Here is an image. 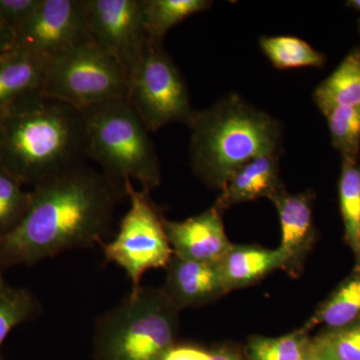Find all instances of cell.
Listing matches in <instances>:
<instances>
[{
  "instance_id": "cell-6",
  "label": "cell",
  "mask_w": 360,
  "mask_h": 360,
  "mask_svg": "<svg viewBox=\"0 0 360 360\" xmlns=\"http://www.w3.org/2000/svg\"><path fill=\"white\" fill-rule=\"evenodd\" d=\"M129 75L108 52L86 42L45 61L40 94L86 110L127 98Z\"/></svg>"
},
{
  "instance_id": "cell-22",
  "label": "cell",
  "mask_w": 360,
  "mask_h": 360,
  "mask_svg": "<svg viewBox=\"0 0 360 360\" xmlns=\"http://www.w3.org/2000/svg\"><path fill=\"white\" fill-rule=\"evenodd\" d=\"M41 309L34 293L27 288L11 286L0 272V360H4L1 347L11 330L39 316Z\"/></svg>"
},
{
  "instance_id": "cell-23",
  "label": "cell",
  "mask_w": 360,
  "mask_h": 360,
  "mask_svg": "<svg viewBox=\"0 0 360 360\" xmlns=\"http://www.w3.org/2000/svg\"><path fill=\"white\" fill-rule=\"evenodd\" d=\"M333 146L343 160L357 161L360 150V108L336 106L323 111Z\"/></svg>"
},
{
  "instance_id": "cell-27",
  "label": "cell",
  "mask_w": 360,
  "mask_h": 360,
  "mask_svg": "<svg viewBox=\"0 0 360 360\" xmlns=\"http://www.w3.org/2000/svg\"><path fill=\"white\" fill-rule=\"evenodd\" d=\"M41 0H0V20L16 32L30 18Z\"/></svg>"
},
{
  "instance_id": "cell-34",
  "label": "cell",
  "mask_w": 360,
  "mask_h": 360,
  "mask_svg": "<svg viewBox=\"0 0 360 360\" xmlns=\"http://www.w3.org/2000/svg\"><path fill=\"white\" fill-rule=\"evenodd\" d=\"M359 30H360V22H359Z\"/></svg>"
},
{
  "instance_id": "cell-32",
  "label": "cell",
  "mask_w": 360,
  "mask_h": 360,
  "mask_svg": "<svg viewBox=\"0 0 360 360\" xmlns=\"http://www.w3.org/2000/svg\"><path fill=\"white\" fill-rule=\"evenodd\" d=\"M347 6L360 13V0H349L347 2Z\"/></svg>"
},
{
  "instance_id": "cell-12",
  "label": "cell",
  "mask_w": 360,
  "mask_h": 360,
  "mask_svg": "<svg viewBox=\"0 0 360 360\" xmlns=\"http://www.w3.org/2000/svg\"><path fill=\"white\" fill-rule=\"evenodd\" d=\"M162 290L177 309L200 307L226 292L219 264L172 257Z\"/></svg>"
},
{
  "instance_id": "cell-8",
  "label": "cell",
  "mask_w": 360,
  "mask_h": 360,
  "mask_svg": "<svg viewBox=\"0 0 360 360\" xmlns=\"http://www.w3.org/2000/svg\"><path fill=\"white\" fill-rule=\"evenodd\" d=\"M124 187L129 210L120 222L117 236L101 246L106 262L122 267L132 288H136L148 270L167 266L174 250L163 224L165 219L149 193L136 191L131 180L124 181Z\"/></svg>"
},
{
  "instance_id": "cell-17",
  "label": "cell",
  "mask_w": 360,
  "mask_h": 360,
  "mask_svg": "<svg viewBox=\"0 0 360 360\" xmlns=\"http://www.w3.org/2000/svg\"><path fill=\"white\" fill-rule=\"evenodd\" d=\"M314 99L321 112L336 106L360 108V49L350 52L317 86Z\"/></svg>"
},
{
  "instance_id": "cell-5",
  "label": "cell",
  "mask_w": 360,
  "mask_h": 360,
  "mask_svg": "<svg viewBox=\"0 0 360 360\" xmlns=\"http://www.w3.org/2000/svg\"><path fill=\"white\" fill-rule=\"evenodd\" d=\"M82 111L89 158L101 165L104 174L120 182L135 180L149 193L160 186V163L155 146L127 98Z\"/></svg>"
},
{
  "instance_id": "cell-29",
  "label": "cell",
  "mask_w": 360,
  "mask_h": 360,
  "mask_svg": "<svg viewBox=\"0 0 360 360\" xmlns=\"http://www.w3.org/2000/svg\"><path fill=\"white\" fill-rule=\"evenodd\" d=\"M15 49V32L0 20V56Z\"/></svg>"
},
{
  "instance_id": "cell-19",
  "label": "cell",
  "mask_w": 360,
  "mask_h": 360,
  "mask_svg": "<svg viewBox=\"0 0 360 360\" xmlns=\"http://www.w3.org/2000/svg\"><path fill=\"white\" fill-rule=\"evenodd\" d=\"M359 319L360 272L341 284L300 329L307 333L319 324H323L328 329L341 328Z\"/></svg>"
},
{
  "instance_id": "cell-24",
  "label": "cell",
  "mask_w": 360,
  "mask_h": 360,
  "mask_svg": "<svg viewBox=\"0 0 360 360\" xmlns=\"http://www.w3.org/2000/svg\"><path fill=\"white\" fill-rule=\"evenodd\" d=\"M311 340L307 333L298 329L281 338H253L248 343L250 360H302Z\"/></svg>"
},
{
  "instance_id": "cell-2",
  "label": "cell",
  "mask_w": 360,
  "mask_h": 360,
  "mask_svg": "<svg viewBox=\"0 0 360 360\" xmlns=\"http://www.w3.org/2000/svg\"><path fill=\"white\" fill-rule=\"evenodd\" d=\"M89 139L84 111L34 92L4 112L0 167L33 187L84 165Z\"/></svg>"
},
{
  "instance_id": "cell-20",
  "label": "cell",
  "mask_w": 360,
  "mask_h": 360,
  "mask_svg": "<svg viewBox=\"0 0 360 360\" xmlns=\"http://www.w3.org/2000/svg\"><path fill=\"white\" fill-rule=\"evenodd\" d=\"M338 195L345 241L354 252L360 272V165L357 161H342Z\"/></svg>"
},
{
  "instance_id": "cell-30",
  "label": "cell",
  "mask_w": 360,
  "mask_h": 360,
  "mask_svg": "<svg viewBox=\"0 0 360 360\" xmlns=\"http://www.w3.org/2000/svg\"><path fill=\"white\" fill-rule=\"evenodd\" d=\"M210 360H238V359L231 352L217 349L210 352Z\"/></svg>"
},
{
  "instance_id": "cell-1",
  "label": "cell",
  "mask_w": 360,
  "mask_h": 360,
  "mask_svg": "<svg viewBox=\"0 0 360 360\" xmlns=\"http://www.w3.org/2000/svg\"><path fill=\"white\" fill-rule=\"evenodd\" d=\"M124 196V182L85 165L33 187L23 219L0 236V272L103 245Z\"/></svg>"
},
{
  "instance_id": "cell-28",
  "label": "cell",
  "mask_w": 360,
  "mask_h": 360,
  "mask_svg": "<svg viewBox=\"0 0 360 360\" xmlns=\"http://www.w3.org/2000/svg\"><path fill=\"white\" fill-rule=\"evenodd\" d=\"M210 352L194 345H174L161 360H210Z\"/></svg>"
},
{
  "instance_id": "cell-18",
  "label": "cell",
  "mask_w": 360,
  "mask_h": 360,
  "mask_svg": "<svg viewBox=\"0 0 360 360\" xmlns=\"http://www.w3.org/2000/svg\"><path fill=\"white\" fill-rule=\"evenodd\" d=\"M207 0H141L144 28L148 39L162 44L168 30L188 16L212 6Z\"/></svg>"
},
{
  "instance_id": "cell-21",
  "label": "cell",
  "mask_w": 360,
  "mask_h": 360,
  "mask_svg": "<svg viewBox=\"0 0 360 360\" xmlns=\"http://www.w3.org/2000/svg\"><path fill=\"white\" fill-rule=\"evenodd\" d=\"M259 45L277 70L321 68L326 63L323 54L298 37L290 35L262 37Z\"/></svg>"
},
{
  "instance_id": "cell-9",
  "label": "cell",
  "mask_w": 360,
  "mask_h": 360,
  "mask_svg": "<svg viewBox=\"0 0 360 360\" xmlns=\"http://www.w3.org/2000/svg\"><path fill=\"white\" fill-rule=\"evenodd\" d=\"M89 41L82 0H41L15 32V47L44 61Z\"/></svg>"
},
{
  "instance_id": "cell-4",
  "label": "cell",
  "mask_w": 360,
  "mask_h": 360,
  "mask_svg": "<svg viewBox=\"0 0 360 360\" xmlns=\"http://www.w3.org/2000/svg\"><path fill=\"white\" fill-rule=\"evenodd\" d=\"M179 311L162 288H132L96 319V360H161L175 345Z\"/></svg>"
},
{
  "instance_id": "cell-25",
  "label": "cell",
  "mask_w": 360,
  "mask_h": 360,
  "mask_svg": "<svg viewBox=\"0 0 360 360\" xmlns=\"http://www.w3.org/2000/svg\"><path fill=\"white\" fill-rule=\"evenodd\" d=\"M30 193L22 184L0 167V236H6L20 224L30 205Z\"/></svg>"
},
{
  "instance_id": "cell-15",
  "label": "cell",
  "mask_w": 360,
  "mask_h": 360,
  "mask_svg": "<svg viewBox=\"0 0 360 360\" xmlns=\"http://www.w3.org/2000/svg\"><path fill=\"white\" fill-rule=\"evenodd\" d=\"M283 251L259 246L233 245L219 264L226 290L257 283L269 272L286 269Z\"/></svg>"
},
{
  "instance_id": "cell-26",
  "label": "cell",
  "mask_w": 360,
  "mask_h": 360,
  "mask_svg": "<svg viewBox=\"0 0 360 360\" xmlns=\"http://www.w3.org/2000/svg\"><path fill=\"white\" fill-rule=\"evenodd\" d=\"M311 341L329 359L360 360V319L345 328L328 329Z\"/></svg>"
},
{
  "instance_id": "cell-33",
  "label": "cell",
  "mask_w": 360,
  "mask_h": 360,
  "mask_svg": "<svg viewBox=\"0 0 360 360\" xmlns=\"http://www.w3.org/2000/svg\"><path fill=\"white\" fill-rule=\"evenodd\" d=\"M4 112H6V110H0V127H1L2 120H4Z\"/></svg>"
},
{
  "instance_id": "cell-10",
  "label": "cell",
  "mask_w": 360,
  "mask_h": 360,
  "mask_svg": "<svg viewBox=\"0 0 360 360\" xmlns=\"http://www.w3.org/2000/svg\"><path fill=\"white\" fill-rule=\"evenodd\" d=\"M90 37L129 75L148 41L141 0H82Z\"/></svg>"
},
{
  "instance_id": "cell-7",
  "label": "cell",
  "mask_w": 360,
  "mask_h": 360,
  "mask_svg": "<svg viewBox=\"0 0 360 360\" xmlns=\"http://www.w3.org/2000/svg\"><path fill=\"white\" fill-rule=\"evenodd\" d=\"M127 101L149 132L170 123L188 125L194 111L181 73L160 42H146L129 75Z\"/></svg>"
},
{
  "instance_id": "cell-13",
  "label": "cell",
  "mask_w": 360,
  "mask_h": 360,
  "mask_svg": "<svg viewBox=\"0 0 360 360\" xmlns=\"http://www.w3.org/2000/svg\"><path fill=\"white\" fill-rule=\"evenodd\" d=\"M277 208L281 227L279 250L286 258V269H300L314 240L312 194H290L281 189L271 198Z\"/></svg>"
},
{
  "instance_id": "cell-14",
  "label": "cell",
  "mask_w": 360,
  "mask_h": 360,
  "mask_svg": "<svg viewBox=\"0 0 360 360\" xmlns=\"http://www.w3.org/2000/svg\"><path fill=\"white\" fill-rule=\"evenodd\" d=\"M278 156L279 153L259 155L238 168L227 181L214 205L224 212L236 203L260 198H271L283 189Z\"/></svg>"
},
{
  "instance_id": "cell-31",
  "label": "cell",
  "mask_w": 360,
  "mask_h": 360,
  "mask_svg": "<svg viewBox=\"0 0 360 360\" xmlns=\"http://www.w3.org/2000/svg\"><path fill=\"white\" fill-rule=\"evenodd\" d=\"M302 360H331V359H329L328 356H326V355L322 354L321 352H319V350H317L316 348H315L314 347V345H312V341H311V345H310L309 352H307V355H305V356L303 357Z\"/></svg>"
},
{
  "instance_id": "cell-3",
  "label": "cell",
  "mask_w": 360,
  "mask_h": 360,
  "mask_svg": "<svg viewBox=\"0 0 360 360\" xmlns=\"http://www.w3.org/2000/svg\"><path fill=\"white\" fill-rule=\"evenodd\" d=\"M188 127L193 172L206 184L221 191L246 162L278 153L281 148L278 122L236 94L212 108L194 111Z\"/></svg>"
},
{
  "instance_id": "cell-11",
  "label": "cell",
  "mask_w": 360,
  "mask_h": 360,
  "mask_svg": "<svg viewBox=\"0 0 360 360\" xmlns=\"http://www.w3.org/2000/svg\"><path fill=\"white\" fill-rule=\"evenodd\" d=\"M221 210L217 206L182 221L163 220L175 257L219 264L232 246L225 233Z\"/></svg>"
},
{
  "instance_id": "cell-16",
  "label": "cell",
  "mask_w": 360,
  "mask_h": 360,
  "mask_svg": "<svg viewBox=\"0 0 360 360\" xmlns=\"http://www.w3.org/2000/svg\"><path fill=\"white\" fill-rule=\"evenodd\" d=\"M44 68V59L18 47L0 56V110L40 91Z\"/></svg>"
}]
</instances>
